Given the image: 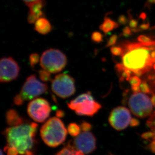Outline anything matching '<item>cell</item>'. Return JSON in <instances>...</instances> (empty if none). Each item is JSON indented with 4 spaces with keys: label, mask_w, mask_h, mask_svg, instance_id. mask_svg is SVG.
I'll return each mask as SVG.
<instances>
[{
    "label": "cell",
    "mask_w": 155,
    "mask_h": 155,
    "mask_svg": "<svg viewBox=\"0 0 155 155\" xmlns=\"http://www.w3.org/2000/svg\"><path fill=\"white\" fill-rule=\"evenodd\" d=\"M123 53L120 56L122 63L116 65L119 72H123L127 79L132 74L141 76L149 71L155 64L151 52L155 46L148 47L141 42H124L121 44Z\"/></svg>",
    "instance_id": "1"
},
{
    "label": "cell",
    "mask_w": 155,
    "mask_h": 155,
    "mask_svg": "<svg viewBox=\"0 0 155 155\" xmlns=\"http://www.w3.org/2000/svg\"><path fill=\"white\" fill-rule=\"evenodd\" d=\"M37 127L38 124L31 123L6 129L3 134L7 140V146L15 148L20 155H26L33 147Z\"/></svg>",
    "instance_id": "2"
},
{
    "label": "cell",
    "mask_w": 155,
    "mask_h": 155,
    "mask_svg": "<svg viewBox=\"0 0 155 155\" xmlns=\"http://www.w3.org/2000/svg\"><path fill=\"white\" fill-rule=\"evenodd\" d=\"M139 86L132 87L134 92L129 97L128 106L134 115L144 118L150 117L153 113L155 107V95L149 94L150 91H142Z\"/></svg>",
    "instance_id": "3"
},
{
    "label": "cell",
    "mask_w": 155,
    "mask_h": 155,
    "mask_svg": "<svg viewBox=\"0 0 155 155\" xmlns=\"http://www.w3.org/2000/svg\"><path fill=\"white\" fill-rule=\"evenodd\" d=\"M68 131L63 122L57 117H53L44 123L40 129L43 141L47 146L55 148L63 143Z\"/></svg>",
    "instance_id": "4"
},
{
    "label": "cell",
    "mask_w": 155,
    "mask_h": 155,
    "mask_svg": "<svg viewBox=\"0 0 155 155\" xmlns=\"http://www.w3.org/2000/svg\"><path fill=\"white\" fill-rule=\"evenodd\" d=\"M47 91V84L39 81L34 75H31L27 78L19 94L14 97V103L17 105H22L25 101L33 100Z\"/></svg>",
    "instance_id": "5"
},
{
    "label": "cell",
    "mask_w": 155,
    "mask_h": 155,
    "mask_svg": "<svg viewBox=\"0 0 155 155\" xmlns=\"http://www.w3.org/2000/svg\"><path fill=\"white\" fill-rule=\"evenodd\" d=\"M70 110L78 116L92 117L101 108V105L96 101L91 92L81 94L68 104Z\"/></svg>",
    "instance_id": "6"
},
{
    "label": "cell",
    "mask_w": 155,
    "mask_h": 155,
    "mask_svg": "<svg viewBox=\"0 0 155 155\" xmlns=\"http://www.w3.org/2000/svg\"><path fill=\"white\" fill-rule=\"evenodd\" d=\"M68 63L66 56L60 50L49 49L43 52L40 60L43 69L50 73H58L63 70Z\"/></svg>",
    "instance_id": "7"
},
{
    "label": "cell",
    "mask_w": 155,
    "mask_h": 155,
    "mask_svg": "<svg viewBox=\"0 0 155 155\" xmlns=\"http://www.w3.org/2000/svg\"><path fill=\"white\" fill-rule=\"evenodd\" d=\"M51 89L59 97H69L73 95L76 91L74 79L66 73L59 74L52 80Z\"/></svg>",
    "instance_id": "8"
},
{
    "label": "cell",
    "mask_w": 155,
    "mask_h": 155,
    "mask_svg": "<svg viewBox=\"0 0 155 155\" xmlns=\"http://www.w3.org/2000/svg\"><path fill=\"white\" fill-rule=\"evenodd\" d=\"M108 121L112 127L117 130L126 129L128 126H136L138 120L132 117L130 111L127 108L119 107L114 108L110 114Z\"/></svg>",
    "instance_id": "9"
},
{
    "label": "cell",
    "mask_w": 155,
    "mask_h": 155,
    "mask_svg": "<svg viewBox=\"0 0 155 155\" xmlns=\"http://www.w3.org/2000/svg\"><path fill=\"white\" fill-rule=\"evenodd\" d=\"M51 111L50 104L47 100L36 98L30 101L27 107V113L31 119L37 123H43Z\"/></svg>",
    "instance_id": "10"
},
{
    "label": "cell",
    "mask_w": 155,
    "mask_h": 155,
    "mask_svg": "<svg viewBox=\"0 0 155 155\" xmlns=\"http://www.w3.org/2000/svg\"><path fill=\"white\" fill-rule=\"evenodd\" d=\"M20 68L12 57H3L0 62V81L2 83L11 82L17 78Z\"/></svg>",
    "instance_id": "11"
},
{
    "label": "cell",
    "mask_w": 155,
    "mask_h": 155,
    "mask_svg": "<svg viewBox=\"0 0 155 155\" xmlns=\"http://www.w3.org/2000/svg\"><path fill=\"white\" fill-rule=\"evenodd\" d=\"M73 147L84 154L94 152L97 148L96 138L90 132H83L73 140Z\"/></svg>",
    "instance_id": "12"
},
{
    "label": "cell",
    "mask_w": 155,
    "mask_h": 155,
    "mask_svg": "<svg viewBox=\"0 0 155 155\" xmlns=\"http://www.w3.org/2000/svg\"><path fill=\"white\" fill-rule=\"evenodd\" d=\"M45 5L44 0H40L28 5L29 8L27 20L29 23L34 24L40 18L44 17L42 9Z\"/></svg>",
    "instance_id": "13"
},
{
    "label": "cell",
    "mask_w": 155,
    "mask_h": 155,
    "mask_svg": "<svg viewBox=\"0 0 155 155\" xmlns=\"http://www.w3.org/2000/svg\"><path fill=\"white\" fill-rule=\"evenodd\" d=\"M147 124L149 127L150 131L145 133L143 137L145 139L149 140V148L152 152H155V110L149 117Z\"/></svg>",
    "instance_id": "14"
},
{
    "label": "cell",
    "mask_w": 155,
    "mask_h": 155,
    "mask_svg": "<svg viewBox=\"0 0 155 155\" xmlns=\"http://www.w3.org/2000/svg\"><path fill=\"white\" fill-rule=\"evenodd\" d=\"M34 29L42 35H46L50 33L52 29L51 23L44 17L40 18L34 23Z\"/></svg>",
    "instance_id": "15"
},
{
    "label": "cell",
    "mask_w": 155,
    "mask_h": 155,
    "mask_svg": "<svg viewBox=\"0 0 155 155\" xmlns=\"http://www.w3.org/2000/svg\"><path fill=\"white\" fill-rule=\"evenodd\" d=\"M6 120L7 124L11 127L19 126L24 123V120L22 117L19 116L16 110H9L6 114Z\"/></svg>",
    "instance_id": "16"
},
{
    "label": "cell",
    "mask_w": 155,
    "mask_h": 155,
    "mask_svg": "<svg viewBox=\"0 0 155 155\" xmlns=\"http://www.w3.org/2000/svg\"><path fill=\"white\" fill-rule=\"evenodd\" d=\"M119 26L120 25L117 23L114 22L110 18L105 17L103 23L100 25V29L104 33L107 34L113 30L118 28Z\"/></svg>",
    "instance_id": "17"
},
{
    "label": "cell",
    "mask_w": 155,
    "mask_h": 155,
    "mask_svg": "<svg viewBox=\"0 0 155 155\" xmlns=\"http://www.w3.org/2000/svg\"><path fill=\"white\" fill-rule=\"evenodd\" d=\"M56 155H85V154L75 149L73 146L68 145V147L57 153Z\"/></svg>",
    "instance_id": "18"
},
{
    "label": "cell",
    "mask_w": 155,
    "mask_h": 155,
    "mask_svg": "<svg viewBox=\"0 0 155 155\" xmlns=\"http://www.w3.org/2000/svg\"><path fill=\"white\" fill-rule=\"evenodd\" d=\"M68 130L70 136L76 137L81 134V127L76 123H70L68 127Z\"/></svg>",
    "instance_id": "19"
},
{
    "label": "cell",
    "mask_w": 155,
    "mask_h": 155,
    "mask_svg": "<svg viewBox=\"0 0 155 155\" xmlns=\"http://www.w3.org/2000/svg\"><path fill=\"white\" fill-rule=\"evenodd\" d=\"M40 79L43 82H48L51 81V73L44 69H41L38 71Z\"/></svg>",
    "instance_id": "20"
},
{
    "label": "cell",
    "mask_w": 155,
    "mask_h": 155,
    "mask_svg": "<svg viewBox=\"0 0 155 155\" xmlns=\"http://www.w3.org/2000/svg\"><path fill=\"white\" fill-rule=\"evenodd\" d=\"M40 60L39 56L37 53H32L30 55L29 62L31 68H33L35 65L38 63Z\"/></svg>",
    "instance_id": "21"
},
{
    "label": "cell",
    "mask_w": 155,
    "mask_h": 155,
    "mask_svg": "<svg viewBox=\"0 0 155 155\" xmlns=\"http://www.w3.org/2000/svg\"><path fill=\"white\" fill-rule=\"evenodd\" d=\"M91 38L92 41L95 43H101L103 41V35L101 33L98 31H95L92 33Z\"/></svg>",
    "instance_id": "22"
},
{
    "label": "cell",
    "mask_w": 155,
    "mask_h": 155,
    "mask_svg": "<svg viewBox=\"0 0 155 155\" xmlns=\"http://www.w3.org/2000/svg\"><path fill=\"white\" fill-rule=\"evenodd\" d=\"M5 152L6 153L7 155H18L19 154L18 151L15 148L12 147L6 146L4 149Z\"/></svg>",
    "instance_id": "23"
},
{
    "label": "cell",
    "mask_w": 155,
    "mask_h": 155,
    "mask_svg": "<svg viewBox=\"0 0 155 155\" xmlns=\"http://www.w3.org/2000/svg\"><path fill=\"white\" fill-rule=\"evenodd\" d=\"M111 54L114 56H121L123 54V49L121 46H113L110 48Z\"/></svg>",
    "instance_id": "24"
},
{
    "label": "cell",
    "mask_w": 155,
    "mask_h": 155,
    "mask_svg": "<svg viewBox=\"0 0 155 155\" xmlns=\"http://www.w3.org/2000/svg\"><path fill=\"white\" fill-rule=\"evenodd\" d=\"M80 127L81 130L83 132H89L92 129L91 124L85 121H82V123H81Z\"/></svg>",
    "instance_id": "25"
},
{
    "label": "cell",
    "mask_w": 155,
    "mask_h": 155,
    "mask_svg": "<svg viewBox=\"0 0 155 155\" xmlns=\"http://www.w3.org/2000/svg\"><path fill=\"white\" fill-rule=\"evenodd\" d=\"M117 36L116 34H114V35H111V36L110 37L109 39L107 42V44H106V47H109L111 46L114 45V44H116L117 43Z\"/></svg>",
    "instance_id": "26"
},
{
    "label": "cell",
    "mask_w": 155,
    "mask_h": 155,
    "mask_svg": "<svg viewBox=\"0 0 155 155\" xmlns=\"http://www.w3.org/2000/svg\"><path fill=\"white\" fill-rule=\"evenodd\" d=\"M138 41L141 43H148L151 42L152 38L146 35H140L138 37Z\"/></svg>",
    "instance_id": "27"
},
{
    "label": "cell",
    "mask_w": 155,
    "mask_h": 155,
    "mask_svg": "<svg viewBox=\"0 0 155 155\" xmlns=\"http://www.w3.org/2000/svg\"><path fill=\"white\" fill-rule=\"evenodd\" d=\"M138 21L136 19H133L130 17L129 21V26L132 29H135L138 28Z\"/></svg>",
    "instance_id": "28"
},
{
    "label": "cell",
    "mask_w": 155,
    "mask_h": 155,
    "mask_svg": "<svg viewBox=\"0 0 155 155\" xmlns=\"http://www.w3.org/2000/svg\"><path fill=\"white\" fill-rule=\"evenodd\" d=\"M123 35L124 36L127 37L130 36L132 34V30L129 27L127 26L124 27L123 29Z\"/></svg>",
    "instance_id": "29"
},
{
    "label": "cell",
    "mask_w": 155,
    "mask_h": 155,
    "mask_svg": "<svg viewBox=\"0 0 155 155\" xmlns=\"http://www.w3.org/2000/svg\"><path fill=\"white\" fill-rule=\"evenodd\" d=\"M118 22L120 25H126L128 22V20L124 15H121L119 16L118 18Z\"/></svg>",
    "instance_id": "30"
},
{
    "label": "cell",
    "mask_w": 155,
    "mask_h": 155,
    "mask_svg": "<svg viewBox=\"0 0 155 155\" xmlns=\"http://www.w3.org/2000/svg\"><path fill=\"white\" fill-rule=\"evenodd\" d=\"M150 27V24L149 22L147 23H143L140 25L139 27V28L142 31V30H147Z\"/></svg>",
    "instance_id": "31"
},
{
    "label": "cell",
    "mask_w": 155,
    "mask_h": 155,
    "mask_svg": "<svg viewBox=\"0 0 155 155\" xmlns=\"http://www.w3.org/2000/svg\"><path fill=\"white\" fill-rule=\"evenodd\" d=\"M64 115V113L63 111L59 110L56 111V116L57 117H63V116Z\"/></svg>",
    "instance_id": "32"
},
{
    "label": "cell",
    "mask_w": 155,
    "mask_h": 155,
    "mask_svg": "<svg viewBox=\"0 0 155 155\" xmlns=\"http://www.w3.org/2000/svg\"><path fill=\"white\" fill-rule=\"evenodd\" d=\"M22 1L26 4L27 6H28L31 3H34L35 2L38 1L40 0H22Z\"/></svg>",
    "instance_id": "33"
},
{
    "label": "cell",
    "mask_w": 155,
    "mask_h": 155,
    "mask_svg": "<svg viewBox=\"0 0 155 155\" xmlns=\"http://www.w3.org/2000/svg\"><path fill=\"white\" fill-rule=\"evenodd\" d=\"M146 17V14L145 13H142L140 14V19L143 20H145Z\"/></svg>",
    "instance_id": "34"
},
{
    "label": "cell",
    "mask_w": 155,
    "mask_h": 155,
    "mask_svg": "<svg viewBox=\"0 0 155 155\" xmlns=\"http://www.w3.org/2000/svg\"><path fill=\"white\" fill-rule=\"evenodd\" d=\"M148 4H155V0H147Z\"/></svg>",
    "instance_id": "35"
},
{
    "label": "cell",
    "mask_w": 155,
    "mask_h": 155,
    "mask_svg": "<svg viewBox=\"0 0 155 155\" xmlns=\"http://www.w3.org/2000/svg\"><path fill=\"white\" fill-rule=\"evenodd\" d=\"M25 155H33L32 153L31 152V151H29Z\"/></svg>",
    "instance_id": "36"
},
{
    "label": "cell",
    "mask_w": 155,
    "mask_h": 155,
    "mask_svg": "<svg viewBox=\"0 0 155 155\" xmlns=\"http://www.w3.org/2000/svg\"><path fill=\"white\" fill-rule=\"evenodd\" d=\"M1 155H4V154H3V151L2 150H1Z\"/></svg>",
    "instance_id": "37"
}]
</instances>
